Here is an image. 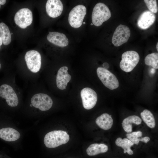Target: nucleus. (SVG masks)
Masks as SVG:
<instances>
[{
  "label": "nucleus",
  "instance_id": "obj_9",
  "mask_svg": "<svg viewBox=\"0 0 158 158\" xmlns=\"http://www.w3.org/2000/svg\"><path fill=\"white\" fill-rule=\"evenodd\" d=\"M14 20L15 23L19 27L23 29L25 28L32 23V13L28 8H21L16 13Z\"/></svg>",
  "mask_w": 158,
  "mask_h": 158
},
{
  "label": "nucleus",
  "instance_id": "obj_7",
  "mask_svg": "<svg viewBox=\"0 0 158 158\" xmlns=\"http://www.w3.org/2000/svg\"><path fill=\"white\" fill-rule=\"evenodd\" d=\"M130 31L127 26L120 24L116 28L112 39V42L116 47H118L127 42L130 37Z\"/></svg>",
  "mask_w": 158,
  "mask_h": 158
},
{
  "label": "nucleus",
  "instance_id": "obj_18",
  "mask_svg": "<svg viewBox=\"0 0 158 158\" xmlns=\"http://www.w3.org/2000/svg\"><path fill=\"white\" fill-rule=\"evenodd\" d=\"M142 121L141 119L137 116H130L123 120L122 123V127L126 132L130 133L132 131V123L139 125Z\"/></svg>",
  "mask_w": 158,
  "mask_h": 158
},
{
  "label": "nucleus",
  "instance_id": "obj_6",
  "mask_svg": "<svg viewBox=\"0 0 158 158\" xmlns=\"http://www.w3.org/2000/svg\"><path fill=\"white\" fill-rule=\"evenodd\" d=\"M25 59L28 69L31 72L36 73L40 71L41 65V58L38 51L35 50L28 51L25 55Z\"/></svg>",
  "mask_w": 158,
  "mask_h": 158
},
{
  "label": "nucleus",
  "instance_id": "obj_17",
  "mask_svg": "<svg viewBox=\"0 0 158 158\" xmlns=\"http://www.w3.org/2000/svg\"><path fill=\"white\" fill-rule=\"evenodd\" d=\"M95 122L100 128L104 130H107L111 128L113 120L111 115L104 113L96 118Z\"/></svg>",
  "mask_w": 158,
  "mask_h": 158
},
{
  "label": "nucleus",
  "instance_id": "obj_10",
  "mask_svg": "<svg viewBox=\"0 0 158 158\" xmlns=\"http://www.w3.org/2000/svg\"><path fill=\"white\" fill-rule=\"evenodd\" d=\"M80 95L83 107L85 109H92L96 105L97 100L96 92L89 87H85L81 91Z\"/></svg>",
  "mask_w": 158,
  "mask_h": 158
},
{
  "label": "nucleus",
  "instance_id": "obj_30",
  "mask_svg": "<svg viewBox=\"0 0 158 158\" xmlns=\"http://www.w3.org/2000/svg\"><path fill=\"white\" fill-rule=\"evenodd\" d=\"M158 42H157V45H156V49H157V51H158Z\"/></svg>",
  "mask_w": 158,
  "mask_h": 158
},
{
  "label": "nucleus",
  "instance_id": "obj_21",
  "mask_svg": "<svg viewBox=\"0 0 158 158\" xmlns=\"http://www.w3.org/2000/svg\"><path fill=\"white\" fill-rule=\"evenodd\" d=\"M0 36L4 45L9 44L11 41V36L8 26L4 23H0Z\"/></svg>",
  "mask_w": 158,
  "mask_h": 158
},
{
  "label": "nucleus",
  "instance_id": "obj_8",
  "mask_svg": "<svg viewBox=\"0 0 158 158\" xmlns=\"http://www.w3.org/2000/svg\"><path fill=\"white\" fill-rule=\"evenodd\" d=\"M31 102L34 107L42 111L49 110L53 104L51 97L47 94L41 93L34 95L31 98Z\"/></svg>",
  "mask_w": 158,
  "mask_h": 158
},
{
  "label": "nucleus",
  "instance_id": "obj_34",
  "mask_svg": "<svg viewBox=\"0 0 158 158\" xmlns=\"http://www.w3.org/2000/svg\"><path fill=\"white\" fill-rule=\"evenodd\" d=\"M11 34H12V33H11Z\"/></svg>",
  "mask_w": 158,
  "mask_h": 158
},
{
  "label": "nucleus",
  "instance_id": "obj_32",
  "mask_svg": "<svg viewBox=\"0 0 158 158\" xmlns=\"http://www.w3.org/2000/svg\"><path fill=\"white\" fill-rule=\"evenodd\" d=\"M83 24H85V22H84L83 23Z\"/></svg>",
  "mask_w": 158,
  "mask_h": 158
},
{
  "label": "nucleus",
  "instance_id": "obj_19",
  "mask_svg": "<svg viewBox=\"0 0 158 158\" xmlns=\"http://www.w3.org/2000/svg\"><path fill=\"white\" fill-rule=\"evenodd\" d=\"M108 149V146L104 144L94 143L88 147L86 151L88 155L92 156L105 153Z\"/></svg>",
  "mask_w": 158,
  "mask_h": 158
},
{
  "label": "nucleus",
  "instance_id": "obj_20",
  "mask_svg": "<svg viewBox=\"0 0 158 158\" xmlns=\"http://www.w3.org/2000/svg\"><path fill=\"white\" fill-rule=\"evenodd\" d=\"M115 142L117 146L121 147L123 149L124 153H127L130 155L133 154V152L130 147L134 144L127 138H124L122 139L121 138H118L116 140Z\"/></svg>",
  "mask_w": 158,
  "mask_h": 158
},
{
  "label": "nucleus",
  "instance_id": "obj_1",
  "mask_svg": "<svg viewBox=\"0 0 158 158\" xmlns=\"http://www.w3.org/2000/svg\"><path fill=\"white\" fill-rule=\"evenodd\" d=\"M69 139V135L66 131L55 130L50 131L45 135L44 142L47 147L54 148L66 144Z\"/></svg>",
  "mask_w": 158,
  "mask_h": 158
},
{
  "label": "nucleus",
  "instance_id": "obj_29",
  "mask_svg": "<svg viewBox=\"0 0 158 158\" xmlns=\"http://www.w3.org/2000/svg\"><path fill=\"white\" fill-rule=\"evenodd\" d=\"M3 44L2 40L1 37L0 36V49L1 48V46Z\"/></svg>",
  "mask_w": 158,
  "mask_h": 158
},
{
  "label": "nucleus",
  "instance_id": "obj_24",
  "mask_svg": "<svg viewBox=\"0 0 158 158\" xmlns=\"http://www.w3.org/2000/svg\"><path fill=\"white\" fill-rule=\"evenodd\" d=\"M142 133L140 131L134 132L126 134L127 138L134 144L138 145L140 142V138L142 136Z\"/></svg>",
  "mask_w": 158,
  "mask_h": 158
},
{
  "label": "nucleus",
  "instance_id": "obj_12",
  "mask_svg": "<svg viewBox=\"0 0 158 158\" xmlns=\"http://www.w3.org/2000/svg\"><path fill=\"white\" fill-rule=\"evenodd\" d=\"M46 9L49 16L56 18L61 14L63 9V4L59 0H48L46 4Z\"/></svg>",
  "mask_w": 158,
  "mask_h": 158
},
{
  "label": "nucleus",
  "instance_id": "obj_5",
  "mask_svg": "<svg viewBox=\"0 0 158 158\" xmlns=\"http://www.w3.org/2000/svg\"><path fill=\"white\" fill-rule=\"evenodd\" d=\"M86 14V8L82 5L74 7L70 12L68 21L70 25L74 28H78L82 25L84 18Z\"/></svg>",
  "mask_w": 158,
  "mask_h": 158
},
{
  "label": "nucleus",
  "instance_id": "obj_26",
  "mask_svg": "<svg viewBox=\"0 0 158 158\" xmlns=\"http://www.w3.org/2000/svg\"><path fill=\"white\" fill-rule=\"evenodd\" d=\"M150 140V138L148 136H145L140 138V141L142 142L145 143H147Z\"/></svg>",
  "mask_w": 158,
  "mask_h": 158
},
{
  "label": "nucleus",
  "instance_id": "obj_13",
  "mask_svg": "<svg viewBox=\"0 0 158 158\" xmlns=\"http://www.w3.org/2000/svg\"><path fill=\"white\" fill-rule=\"evenodd\" d=\"M68 68L66 66L61 67L58 71L56 83L57 87L61 90L66 89L68 83L71 78V75L68 72Z\"/></svg>",
  "mask_w": 158,
  "mask_h": 158
},
{
  "label": "nucleus",
  "instance_id": "obj_23",
  "mask_svg": "<svg viewBox=\"0 0 158 158\" xmlns=\"http://www.w3.org/2000/svg\"><path fill=\"white\" fill-rule=\"evenodd\" d=\"M145 63L156 69L158 68V53H153L147 55L145 59Z\"/></svg>",
  "mask_w": 158,
  "mask_h": 158
},
{
  "label": "nucleus",
  "instance_id": "obj_28",
  "mask_svg": "<svg viewBox=\"0 0 158 158\" xmlns=\"http://www.w3.org/2000/svg\"><path fill=\"white\" fill-rule=\"evenodd\" d=\"M6 0H0V8H1V5H4L6 3Z\"/></svg>",
  "mask_w": 158,
  "mask_h": 158
},
{
  "label": "nucleus",
  "instance_id": "obj_15",
  "mask_svg": "<svg viewBox=\"0 0 158 158\" xmlns=\"http://www.w3.org/2000/svg\"><path fill=\"white\" fill-rule=\"evenodd\" d=\"M47 39L49 42L60 47H66L68 44V40L66 35L60 32H49Z\"/></svg>",
  "mask_w": 158,
  "mask_h": 158
},
{
  "label": "nucleus",
  "instance_id": "obj_3",
  "mask_svg": "<svg viewBox=\"0 0 158 158\" xmlns=\"http://www.w3.org/2000/svg\"><path fill=\"white\" fill-rule=\"evenodd\" d=\"M140 57L135 51L131 50L123 53L121 56L120 67L123 71L129 72L132 71L138 63Z\"/></svg>",
  "mask_w": 158,
  "mask_h": 158
},
{
  "label": "nucleus",
  "instance_id": "obj_2",
  "mask_svg": "<svg viewBox=\"0 0 158 158\" xmlns=\"http://www.w3.org/2000/svg\"><path fill=\"white\" fill-rule=\"evenodd\" d=\"M111 17V13L108 7L103 3H98L93 10L92 15V24L96 26H99Z\"/></svg>",
  "mask_w": 158,
  "mask_h": 158
},
{
  "label": "nucleus",
  "instance_id": "obj_33",
  "mask_svg": "<svg viewBox=\"0 0 158 158\" xmlns=\"http://www.w3.org/2000/svg\"><path fill=\"white\" fill-rule=\"evenodd\" d=\"M93 25V24H92V23L91 24V25Z\"/></svg>",
  "mask_w": 158,
  "mask_h": 158
},
{
  "label": "nucleus",
  "instance_id": "obj_4",
  "mask_svg": "<svg viewBox=\"0 0 158 158\" xmlns=\"http://www.w3.org/2000/svg\"><path fill=\"white\" fill-rule=\"evenodd\" d=\"M98 76L104 85L111 90L117 88L119 83L116 76L107 69L99 67L97 70Z\"/></svg>",
  "mask_w": 158,
  "mask_h": 158
},
{
  "label": "nucleus",
  "instance_id": "obj_16",
  "mask_svg": "<svg viewBox=\"0 0 158 158\" xmlns=\"http://www.w3.org/2000/svg\"><path fill=\"white\" fill-rule=\"evenodd\" d=\"M20 133L16 130L6 128L0 129V138L4 140L11 142L18 140L20 137Z\"/></svg>",
  "mask_w": 158,
  "mask_h": 158
},
{
  "label": "nucleus",
  "instance_id": "obj_27",
  "mask_svg": "<svg viewBox=\"0 0 158 158\" xmlns=\"http://www.w3.org/2000/svg\"><path fill=\"white\" fill-rule=\"evenodd\" d=\"M103 68L107 69L109 68V65L108 63L107 62H105L103 63Z\"/></svg>",
  "mask_w": 158,
  "mask_h": 158
},
{
  "label": "nucleus",
  "instance_id": "obj_31",
  "mask_svg": "<svg viewBox=\"0 0 158 158\" xmlns=\"http://www.w3.org/2000/svg\"><path fill=\"white\" fill-rule=\"evenodd\" d=\"M1 63H0V69L1 68Z\"/></svg>",
  "mask_w": 158,
  "mask_h": 158
},
{
  "label": "nucleus",
  "instance_id": "obj_11",
  "mask_svg": "<svg viewBox=\"0 0 158 158\" xmlns=\"http://www.w3.org/2000/svg\"><path fill=\"white\" fill-rule=\"evenodd\" d=\"M0 96L5 99L10 107H16L18 104V99L16 93L13 88L7 84H4L0 86Z\"/></svg>",
  "mask_w": 158,
  "mask_h": 158
},
{
  "label": "nucleus",
  "instance_id": "obj_22",
  "mask_svg": "<svg viewBox=\"0 0 158 158\" xmlns=\"http://www.w3.org/2000/svg\"><path fill=\"white\" fill-rule=\"evenodd\" d=\"M141 116L147 126L151 128L155 127L156 123L154 116L149 110L144 109L140 113Z\"/></svg>",
  "mask_w": 158,
  "mask_h": 158
},
{
  "label": "nucleus",
  "instance_id": "obj_14",
  "mask_svg": "<svg viewBox=\"0 0 158 158\" xmlns=\"http://www.w3.org/2000/svg\"><path fill=\"white\" fill-rule=\"evenodd\" d=\"M155 16L150 11L143 12L139 17L137 21L138 27L142 29H146L154 23Z\"/></svg>",
  "mask_w": 158,
  "mask_h": 158
},
{
  "label": "nucleus",
  "instance_id": "obj_25",
  "mask_svg": "<svg viewBox=\"0 0 158 158\" xmlns=\"http://www.w3.org/2000/svg\"><path fill=\"white\" fill-rule=\"evenodd\" d=\"M144 1L150 11L153 13H156L158 12L156 0H144Z\"/></svg>",
  "mask_w": 158,
  "mask_h": 158
}]
</instances>
